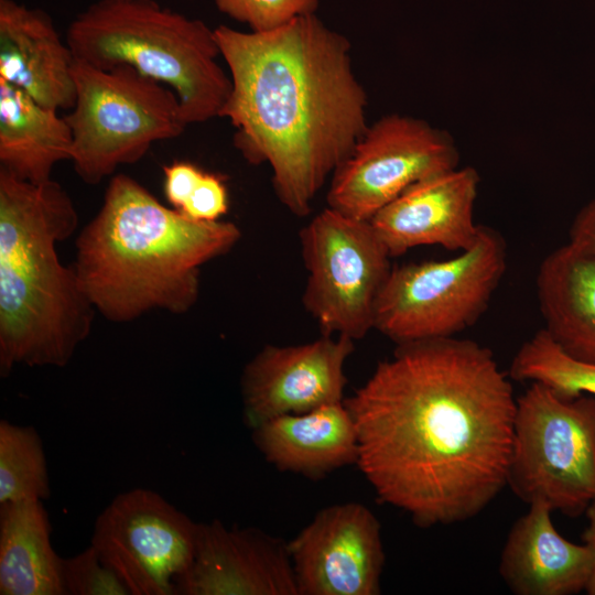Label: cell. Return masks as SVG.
<instances>
[{"mask_svg":"<svg viewBox=\"0 0 595 595\" xmlns=\"http://www.w3.org/2000/svg\"><path fill=\"white\" fill-rule=\"evenodd\" d=\"M493 351L456 337L397 345L344 403L357 466L421 528L469 520L507 486L517 398Z\"/></svg>","mask_w":595,"mask_h":595,"instance_id":"1","label":"cell"},{"mask_svg":"<svg viewBox=\"0 0 595 595\" xmlns=\"http://www.w3.org/2000/svg\"><path fill=\"white\" fill-rule=\"evenodd\" d=\"M232 88L220 118L252 165L267 163L278 199L310 214L369 125L351 45L315 13L268 32L214 29Z\"/></svg>","mask_w":595,"mask_h":595,"instance_id":"2","label":"cell"},{"mask_svg":"<svg viewBox=\"0 0 595 595\" xmlns=\"http://www.w3.org/2000/svg\"><path fill=\"white\" fill-rule=\"evenodd\" d=\"M240 238L236 224L193 220L134 178L117 174L77 237L73 268L108 321L131 322L153 310L183 314L198 300L201 267L228 253Z\"/></svg>","mask_w":595,"mask_h":595,"instance_id":"3","label":"cell"},{"mask_svg":"<svg viewBox=\"0 0 595 595\" xmlns=\"http://www.w3.org/2000/svg\"><path fill=\"white\" fill-rule=\"evenodd\" d=\"M78 215L52 178L21 180L0 169V372L64 367L90 333L96 311L56 244Z\"/></svg>","mask_w":595,"mask_h":595,"instance_id":"4","label":"cell"},{"mask_svg":"<svg viewBox=\"0 0 595 595\" xmlns=\"http://www.w3.org/2000/svg\"><path fill=\"white\" fill-rule=\"evenodd\" d=\"M66 43L91 66L127 65L171 88L187 125L220 117L231 93L214 29L153 0L91 3L68 25Z\"/></svg>","mask_w":595,"mask_h":595,"instance_id":"5","label":"cell"},{"mask_svg":"<svg viewBox=\"0 0 595 595\" xmlns=\"http://www.w3.org/2000/svg\"><path fill=\"white\" fill-rule=\"evenodd\" d=\"M73 77L75 104L64 117L71 161L87 184L138 162L154 142L174 139L187 126L175 93L130 66L101 69L75 58Z\"/></svg>","mask_w":595,"mask_h":595,"instance_id":"6","label":"cell"},{"mask_svg":"<svg viewBox=\"0 0 595 595\" xmlns=\"http://www.w3.org/2000/svg\"><path fill=\"white\" fill-rule=\"evenodd\" d=\"M506 267L504 237L484 225L474 245L453 258L392 267L374 329L397 345L455 337L484 314Z\"/></svg>","mask_w":595,"mask_h":595,"instance_id":"7","label":"cell"},{"mask_svg":"<svg viewBox=\"0 0 595 595\" xmlns=\"http://www.w3.org/2000/svg\"><path fill=\"white\" fill-rule=\"evenodd\" d=\"M507 486L527 505L570 517L595 501V398L565 399L541 382L517 398Z\"/></svg>","mask_w":595,"mask_h":595,"instance_id":"8","label":"cell"},{"mask_svg":"<svg viewBox=\"0 0 595 595\" xmlns=\"http://www.w3.org/2000/svg\"><path fill=\"white\" fill-rule=\"evenodd\" d=\"M300 245L305 311L322 334L364 338L374 329L376 302L392 268L370 220L327 206L301 229Z\"/></svg>","mask_w":595,"mask_h":595,"instance_id":"9","label":"cell"},{"mask_svg":"<svg viewBox=\"0 0 595 595\" xmlns=\"http://www.w3.org/2000/svg\"><path fill=\"white\" fill-rule=\"evenodd\" d=\"M457 164L458 152L445 131L422 119L388 115L367 128L333 173L327 206L370 220L411 185Z\"/></svg>","mask_w":595,"mask_h":595,"instance_id":"10","label":"cell"},{"mask_svg":"<svg viewBox=\"0 0 595 595\" xmlns=\"http://www.w3.org/2000/svg\"><path fill=\"white\" fill-rule=\"evenodd\" d=\"M198 523L154 490L117 495L97 517L90 544L130 595H175L191 565Z\"/></svg>","mask_w":595,"mask_h":595,"instance_id":"11","label":"cell"},{"mask_svg":"<svg viewBox=\"0 0 595 595\" xmlns=\"http://www.w3.org/2000/svg\"><path fill=\"white\" fill-rule=\"evenodd\" d=\"M299 595H378L385 565L378 519L359 502L320 510L288 542Z\"/></svg>","mask_w":595,"mask_h":595,"instance_id":"12","label":"cell"},{"mask_svg":"<svg viewBox=\"0 0 595 595\" xmlns=\"http://www.w3.org/2000/svg\"><path fill=\"white\" fill-rule=\"evenodd\" d=\"M355 340L342 335L289 346L266 345L245 366L240 379L246 423L305 413L343 402L345 364Z\"/></svg>","mask_w":595,"mask_h":595,"instance_id":"13","label":"cell"},{"mask_svg":"<svg viewBox=\"0 0 595 595\" xmlns=\"http://www.w3.org/2000/svg\"><path fill=\"white\" fill-rule=\"evenodd\" d=\"M175 595H299L288 542L218 519L201 522Z\"/></svg>","mask_w":595,"mask_h":595,"instance_id":"14","label":"cell"},{"mask_svg":"<svg viewBox=\"0 0 595 595\" xmlns=\"http://www.w3.org/2000/svg\"><path fill=\"white\" fill-rule=\"evenodd\" d=\"M479 175L473 167L453 169L408 187L370 219L391 257L420 246L464 251L476 241L474 220Z\"/></svg>","mask_w":595,"mask_h":595,"instance_id":"15","label":"cell"},{"mask_svg":"<svg viewBox=\"0 0 595 595\" xmlns=\"http://www.w3.org/2000/svg\"><path fill=\"white\" fill-rule=\"evenodd\" d=\"M75 56L53 21L40 9L0 0V78L41 105L72 109Z\"/></svg>","mask_w":595,"mask_h":595,"instance_id":"16","label":"cell"},{"mask_svg":"<svg viewBox=\"0 0 595 595\" xmlns=\"http://www.w3.org/2000/svg\"><path fill=\"white\" fill-rule=\"evenodd\" d=\"M512 524L500 553L499 575L516 595H572L586 591L592 553L559 533L551 507L528 505Z\"/></svg>","mask_w":595,"mask_h":595,"instance_id":"17","label":"cell"},{"mask_svg":"<svg viewBox=\"0 0 595 595\" xmlns=\"http://www.w3.org/2000/svg\"><path fill=\"white\" fill-rule=\"evenodd\" d=\"M251 430L259 452L282 472L318 479L357 464V431L344 401L279 415Z\"/></svg>","mask_w":595,"mask_h":595,"instance_id":"18","label":"cell"},{"mask_svg":"<svg viewBox=\"0 0 595 595\" xmlns=\"http://www.w3.org/2000/svg\"><path fill=\"white\" fill-rule=\"evenodd\" d=\"M544 331L570 356L595 364V256L567 242L537 274Z\"/></svg>","mask_w":595,"mask_h":595,"instance_id":"19","label":"cell"},{"mask_svg":"<svg viewBox=\"0 0 595 595\" xmlns=\"http://www.w3.org/2000/svg\"><path fill=\"white\" fill-rule=\"evenodd\" d=\"M72 144L58 110L0 78V169L31 183L46 182L56 163L71 160Z\"/></svg>","mask_w":595,"mask_h":595,"instance_id":"20","label":"cell"},{"mask_svg":"<svg viewBox=\"0 0 595 595\" xmlns=\"http://www.w3.org/2000/svg\"><path fill=\"white\" fill-rule=\"evenodd\" d=\"M43 500L0 504V594L65 595Z\"/></svg>","mask_w":595,"mask_h":595,"instance_id":"21","label":"cell"},{"mask_svg":"<svg viewBox=\"0 0 595 595\" xmlns=\"http://www.w3.org/2000/svg\"><path fill=\"white\" fill-rule=\"evenodd\" d=\"M509 376L517 381L541 382L565 399L582 394L595 398V364L566 354L544 329L520 346Z\"/></svg>","mask_w":595,"mask_h":595,"instance_id":"22","label":"cell"},{"mask_svg":"<svg viewBox=\"0 0 595 595\" xmlns=\"http://www.w3.org/2000/svg\"><path fill=\"white\" fill-rule=\"evenodd\" d=\"M50 476L42 439L32 425L0 421V504L46 500Z\"/></svg>","mask_w":595,"mask_h":595,"instance_id":"23","label":"cell"},{"mask_svg":"<svg viewBox=\"0 0 595 595\" xmlns=\"http://www.w3.org/2000/svg\"><path fill=\"white\" fill-rule=\"evenodd\" d=\"M62 583L65 595H130L91 544L76 555L62 559Z\"/></svg>","mask_w":595,"mask_h":595,"instance_id":"24","label":"cell"},{"mask_svg":"<svg viewBox=\"0 0 595 595\" xmlns=\"http://www.w3.org/2000/svg\"><path fill=\"white\" fill-rule=\"evenodd\" d=\"M217 9L252 32H268L315 13L318 0H214Z\"/></svg>","mask_w":595,"mask_h":595,"instance_id":"25","label":"cell"},{"mask_svg":"<svg viewBox=\"0 0 595 595\" xmlns=\"http://www.w3.org/2000/svg\"><path fill=\"white\" fill-rule=\"evenodd\" d=\"M178 212L193 220H220L228 212V191L223 178L217 174L205 172Z\"/></svg>","mask_w":595,"mask_h":595,"instance_id":"26","label":"cell"},{"mask_svg":"<svg viewBox=\"0 0 595 595\" xmlns=\"http://www.w3.org/2000/svg\"><path fill=\"white\" fill-rule=\"evenodd\" d=\"M163 192L172 208L180 210L195 190L205 171L197 165L175 161L163 166Z\"/></svg>","mask_w":595,"mask_h":595,"instance_id":"27","label":"cell"},{"mask_svg":"<svg viewBox=\"0 0 595 595\" xmlns=\"http://www.w3.org/2000/svg\"><path fill=\"white\" fill-rule=\"evenodd\" d=\"M569 242L595 256V198L576 215L570 229Z\"/></svg>","mask_w":595,"mask_h":595,"instance_id":"28","label":"cell"},{"mask_svg":"<svg viewBox=\"0 0 595 595\" xmlns=\"http://www.w3.org/2000/svg\"><path fill=\"white\" fill-rule=\"evenodd\" d=\"M587 526L583 533L584 543L589 548L593 559L592 573L586 587L588 595H595V501L585 511Z\"/></svg>","mask_w":595,"mask_h":595,"instance_id":"29","label":"cell"}]
</instances>
